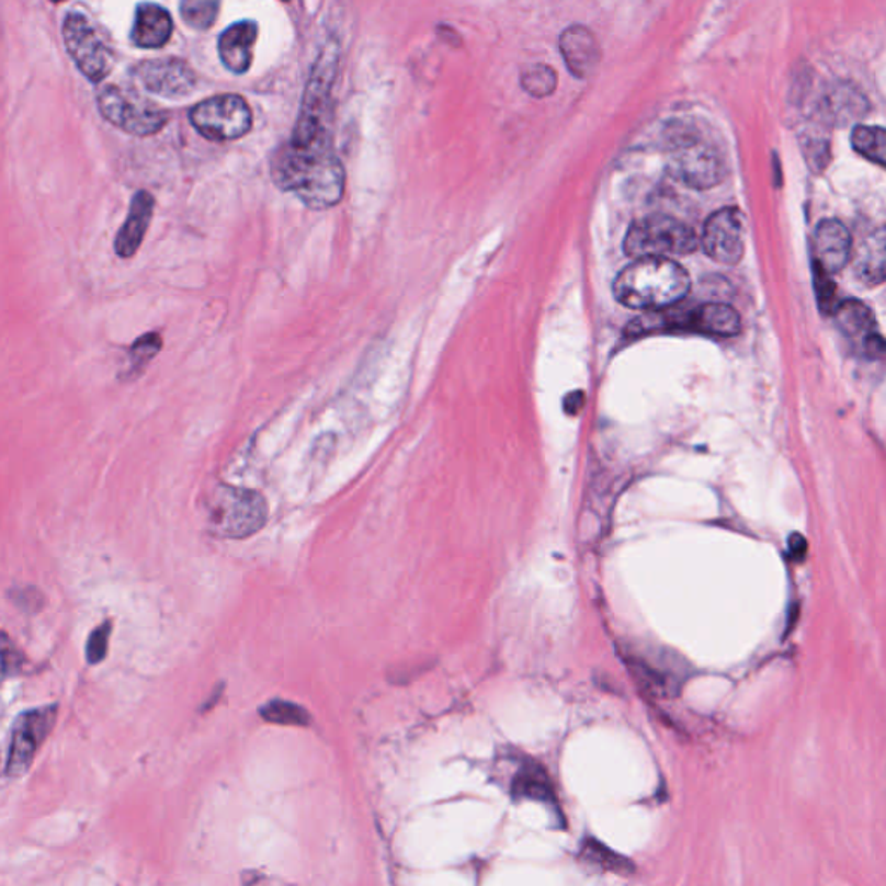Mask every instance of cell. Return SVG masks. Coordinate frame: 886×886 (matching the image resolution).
I'll list each match as a JSON object with an SVG mask.
<instances>
[{"label":"cell","instance_id":"obj_27","mask_svg":"<svg viewBox=\"0 0 886 886\" xmlns=\"http://www.w3.org/2000/svg\"><path fill=\"white\" fill-rule=\"evenodd\" d=\"M220 4L215 0H184L181 4L182 20L194 30H208L217 20Z\"/></svg>","mask_w":886,"mask_h":886},{"label":"cell","instance_id":"obj_17","mask_svg":"<svg viewBox=\"0 0 886 886\" xmlns=\"http://www.w3.org/2000/svg\"><path fill=\"white\" fill-rule=\"evenodd\" d=\"M173 33V21L167 9L158 4L137 5L136 21L132 26L130 38L143 49H158L170 41Z\"/></svg>","mask_w":886,"mask_h":886},{"label":"cell","instance_id":"obj_11","mask_svg":"<svg viewBox=\"0 0 886 886\" xmlns=\"http://www.w3.org/2000/svg\"><path fill=\"white\" fill-rule=\"evenodd\" d=\"M706 254L723 265H738L747 250V222L741 209H718L703 229Z\"/></svg>","mask_w":886,"mask_h":886},{"label":"cell","instance_id":"obj_35","mask_svg":"<svg viewBox=\"0 0 886 886\" xmlns=\"http://www.w3.org/2000/svg\"><path fill=\"white\" fill-rule=\"evenodd\" d=\"M582 391H573V394L568 395L567 400H565V409H567L568 414H577L579 409H582Z\"/></svg>","mask_w":886,"mask_h":886},{"label":"cell","instance_id":"obj_33","mask_svg":"<svg viewBox=\"0 0 886 886\" xmlns=\"http://www.w3.org/2000/svg\"><path fill=\"white\" fill-rule=\"evenodd\" d=\"M864 350L871 359H882L885 353V341L878 332L873 331L864 338Z\"/></svg>","mask_w":886,"mask_h":886},{"label":"cell","instance_id":"obj_28","mask_svg":"<svg viewBox=\"0 0 886 886\" xmlns=\"http://www.w3.org/2000/svg\"><path fill=\"white\" fill-rule=\"evenodd\" d=\"M161 347L163 340L158 332H148L140 337L130 349V373L139 374L152 359L157 357Z\"/></svg>","mask_w":886,"mask_h":886},{"label":"cell","instance_id":"obj_12","mask_svg":"<svg viewBox=\"0 0 886 886\" xmlns=\"http://www.w3.org/2000/svg\"><path fill=\"white\" fill-rule=\"evenodd\" d=\"M134 73L149 92L163 98H184L196 87V75L182 59H148L139 63Z\"/></svg>","mask_w":886,"mask_h":886},{"label":"cell","instance_id":"obj_21","mask_svg":"<svg viewBox=\"0 0 886 886\" xmlns=\"http://www.w3.org/2000/svg\"><path fill=\"white\" fill-rule=\"evenodd\" d=\"M855 274L867 286H878L885 280V236L882 229L862 242L855 259Z\"/></svg>","mask_w":886,"mask_h":886},{"label":"cell","instance_id":"obj_30","mask_svg":"<svg viewBox=\"0 0 886 886\" xmlns=\"http://www.w3.org/2000/svg\"><path fill=\"white\" fill-rule=\"evenodd\" d=\"M21 657L13 640L9 639L4 631H0V682L20 669Z\"/></svg>","mask_w":886,"mask_h":886},{"label":"cell","instance_id":"obj_24","mask_svg":"<svg viewBox=\"0 0 886 886\" xmlns=\"http://www.w3.org/2000/svg\"><path fill=\"white\" fill-rule=\"evenodd\" d=\"M852 146L862 157L885 167L886 163V134L882 127H864L857 125L852 132Z\"/></svg>","mask_w":886,"mask_h":886},{"label":"cell","instance_id":"obj_6","mask_svg":"<svg viewBox=\"0 0 886 886\" xmlns=\"http://www.w3.org/2000/svg\"><path fill=\"white\" fill-rule=\"evenodd\" d=\"M334 68H337L334 56L322 54L317 59L305 91L300 115L296 120L295 130L289 140L293 146L302 148L320 140H331L329 118H331V87L337 73Z\"/></svg>","mask_w":886,"mask_h":886},{"label":"cell","instance_id":"obj_26","mask_svg":"<svg viewBox=\"0 0 886 886\" xmlns=\"http://www.w3.org/2000/svg\"><path fill=\"white\" fill-rule=\"evenodd\" d=\"M558 83V75L547 65L529 66L522 73V87L534 98H547Z\"/></svg>","mask_w":886,"mask_h":886},{"label":"cell","instance_id":"obj_18","mask_svg":"<svg viewBox=\"0 0 886 886\" xmlns=\"http://www.w3.org/2000/svg\"><path fill=\"white\" fill-rule=\"evenodd\" d=\"M867 101L852 83H834L821 99V116L831 124H847L867 113Z\"/></svg>","mask_w":886,"mask_h":886},{"label":"cell","instance_id":"obj_8","mask_svg":"<svg viewBox=\"0 0 886 886\" xmlns=\"http://www.w3.org/2000/svg\"><path fill=\"white\" fill-rule=\"evenodd\" d=\"M190 120L205 139L215 143L241 139L253 125L251 107L236 94L215 95L197 103L191 110Z\"/></svg>","mask_w":886,"mask_h":886},{"label":"cell","instance_id":"obj_3","mask_svg":"<svg viewBox=\"0 0 886 886\" xmlns=\"http://www.w3.org/2000/svg\"><path fill=\"white\" fill-rule=\"evenodd\" d=\"M208 525L222 538H247L268 522V502L262 493L235 485H217L209 493Z\"/></svg>","mask_w":886,"mask_h":886},{"label":"cell","instance_id":"obj_7","mask_svg":"<svg viewBox=\"0 0 886 886\" xmlns=\"http://www.w3.org/2000/svg\"><path fill=\"white\" fill-rule=\"evenodd\" d=\"M99 111L111 125L130 136H155L169 122V115L134 92L118 86L104 87L98 95Z\"/></svg>","mask_w":886,"mask_h":886},{"label":"cell","instance_id":"obj_5","mask_svg":"<svg viewBox=\"0 0 886 886\" xmlns=\"http://www.w3.org/2000/svg\"><path fill=\"white\" fill-rule=\"evenodd\" d=\"M670 139V175L694 190H711L723 181L726 167L720 152L712 144L682 125L675 128Z\"/></svg>","mask_w":886,"mask_h":886},{"label":"cell","instance_id":"obj_4","mask_svg":"<svg viewBox=\"0 0 886 886\" xmlns=\"http://www.w3.org/2000/svg\"><path fill=\"white\" fill-rule=\"evenodd\" d=\"M696 232L669 215H649L634 222L625 236L624 250L633 259H669L696 251Z\"/></svg>","mask_w":886,"mask_h":886},{"label":"cell","instance_id":"obj_29","mask_svg":"<svg viewBox=\"0 0 886 886\" xmlns=\"http://www.w3.org/2000/svg\"><path fill=\"white\" fill-rule=\"evenodd\" d=\"M111 624L110 620L95 627L91 636L87 639L86 657L91 664L101 663L107 655V643H110Z\"/></svg>","mask_w":886,"mask_h":886},{"label":"cell","instance_id":"obj_25","mask_svg":"<svg viewBox=\"0 0 886 886\" xmlns=\"http://www.w3.org/2000/svg\"><path fill=\"white\" fill-rule=\"evenodd\" d=\"M260 715L268 723L281 724V726H308L310 724V715H308L304 706L292 702H283V700L269 702L260 711Z\"/></svg>","mask_w":886,"mask_h":886},{"label":"cell","instance_id":"obj_1","mask_svg":"<svg viewBox=\"0 0 886 886\" xmlns=\"http://www.w3.org/2000/svg\"><path fill=\"white\" fill-rule=\"evenodd\" d=\"M272 177L281 190L314 209L338 205L345 193V169L332 152L331 140L302 148L287 143L272 161Z\"/></svg>","mask_w":886,"mask_h":886},{"label":"cell","instance_id":"obj_23","mask_svg":"<svg viewBox=\"0 0 886 886\" xmlns=\"http://www.w3.org/2000/svg\"><path fill=\"white\" fill-rule=\"evenodd\" d=\"M580 857L601 870L612 871L616 874H633L636 871L633 862L627 857H622L594 838L583 840L582 847H580Z\"/></svg>","mask_w":886,"mask_h":886},{"label":"cell","instance_id":"obj_19","mask_svg":"<svg viewBox=\"0 0 886 886\" xmlns=\"http://www.w3.org/2000/svg\"><path fill=\"white\" fill-rule=\"evenodd\" d=\"M513 795L514 798H529V800L556 805V795H554L549 774L537 762L523 763L513 781Z\"/></svg>","mask_w":886,"mask_h":886},{"label":"cell","instance_id":"obj_10","mask_svg":"<svg viewBox=\"0 0 886 886\" xmlns=\"http://www.w3.org/2000/svg\"><path fill=\"white\" fill-rule=\"evenodd\" d=\"M58 717V705L41 706L25 712L16 718L9 747L8 775L20 777L25 774L37 756L38 748L46 741Z\"/></svg>","mask_w":886,"mask_h":886},{"label":"cell","instance_id":"obj_9","mask_svg":"<svg viewBox=\"0 0 886 886\" xmlns=\"http://www.w3.org/2000/svg\"><path fill=\"white\" fill-rule=\"evenodd\" d=\"M63 38L70 58L87 79L94 83L103 82L111 71V50L99 38L91 21L80 13L66 14Z\"/></svg>","mask_w":886,"mask_h":886},{"label":"cell","instance_id":"obj_32","mask_svg":"<svg viewBox=\"0 0 886 886\" xmlns=\"http://www.w3.org/2000/svg\"><path fill=\"white\" fill-rule=\"evenodd\" d=\"M814 272H816V289H817V300H819V307H821L822 313H833V305H834V296H837V286H834L833 280H831V275L826 274L819 265H814Z\"/></svg>","mask_w":886,"mask_h":886},{"label":"cell","instance_id":"obj_34","mask_svg":"<svg viewBox=\"0 0 886 886\" xmlns=\"http://www.w3.org/2000/svg\"><path fill=\"white\" fill-rule=\"evenodd\" d=\"M790 554L795 561H804L807 554V541L800 534H793L788 541Z\"/></svg>","mask_w":886,"mask_h":886},{"label":"cell","instance_id":"obj_31","mask_svg":"<svg viewBox=\"0 0 886 886\" xmlns=\"http://www.w3.org/2000/svg\"><path fill=\"white\" fill-rule=\"evenodd\" d=\"M805 158L814 172H821L829 161V144L825 137H805Z\"/></svg>","mask_w":886,"mask_h":886},{"label":"cell","instance_id":"obj_22","mask_svg":"<svg viewBox=\"0 0 886 886\" xmlns=\"http://www.w3.org/2000/svg\"><path fill=\"white\" fill-rule=\"evenodd\" d=\"M834 319L841 331L849 337L871 334L874 328V317L867 305L859 300H847L833 310Z\"/></svg>","mask_w":886,"mask_h":886},{"label":"cell","instance_id":"obj_2","mask_svg":"<svg viewBox=\"0 0 886 886\" xmlns=\"http://www.w3.org/2000/svg\"><path fill=\"white\" fill-rule=\"evenodd\" d=\"M690 274L672 259H639L616 275V300L636 310H663L690 293Z\"/></svg>","mask_w":886,"mask_h":886},{"label":"cell","instance_id":"obj_14","mask_svg":"<svg viewBox=\"0 0 886 886\" xmlns=\"http://www.w3.org/2000/svg\"><path fill=\"white\" fill-rule=\"evenodd\" d=\"M259 37L254 21H239L222 32L218 37V56L227 70L236 75L247 73L253 61V46Z\"/></svg>","mask_w":886,"mask_h":886},{"label":"cell","instance_id":"obj_20","mask_svg":"<svg viewBox=\"0 0 886 886\" xmlns=\"http://www.w3.org/2000/svg\"><path fill=\"white\" fill-rule=\"evenodd\" d=\"M741 331L738 310L724 304L697 305V332L730 338Z\"/></svg>","mask_w":886,"mask_h":886},{"label":"cell","instance_id":"obj_16","mask_svg":"<svg viewBox=\"0 0 886 886\" xmlns=\"http://www.w3.org/2000/svg\"><path fill=\"white\" fill-rule=\"evenodd\" d=\"M152 212H155V197L148 191L134 194L127 220L115 239V251L118 257L130 259L139 251L144 236L151 226Z\"/></svg>","mask_w":886,"mask_h":886},{"label":"cell","instance_id":"obj_13","mask_svg":"<svg viewBox=\"0 0 886 886\" xmlns=\"http://www.w3.org/2000/svg\"><path fill=\"white\" fill-rule=\"evenodd\" d=\"M816 263L826 274H838L852 257V236L841 222L822 220L816 229Z\"/></svg>","mask_w":886,"mask_h":886},{"label":"cell","instance_id":"obj_15","mask_svg":"<svg viewBox=\"0 0 886 886\" xmlns=\"http://www.w3.org/2000/svg\"><path fill=\"white\" fill-rule=\"evenodd\" d=\"M559 49L568 70L577 79H587L598 68L601 59L600 44L594 33L586 26H570L559 38Z\"/></svg>","mask_w":886,"mask_h":886}]
</instances>
